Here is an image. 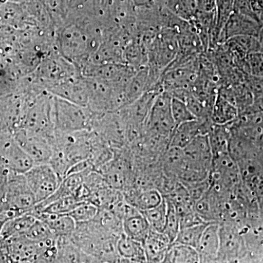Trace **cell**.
Masks as SVG:
<instances>
[{
  "label": "cell",
  "mask_w": 263,
  "mask_h": 263,
  "mask_svg": "<svg viewBox=\"0 0 263 263\" xmlns=\"http://www.w3.org/2000/svg\"><path fill=\"white\" fill-rule=\"evenodd\" d=\"M36 204L24 174L10 171L5 204L0 209V216L8 221L29 213Z\"/></svg>",
  "instance_id": "obj_1"
},
{
  "label": "cell",
  "mask_w": 263,
  "mask_h": 263,
  "mask_svg": "<svg viewBox=\"0 0 263 263\" xmlns=\"http://www.w3.org/2000/svg\"><path fill=\"white\" fill-rule=\"evenodd\" d=\"M24 176L37 204L56 193L62 181L50 164H34Z\"/></svg>",
  "instance_id": "obj_2"
},
{
  "label": "cell",
  "mask_w": 263,
  "mask_h": 263,
  "mask_svg": "<svg viewBox=\"0 0 263 263\" xmlns=\"http://www.w3.org/2000/svg\"><path fill=\"white\" fill-rule=\"evenodd\" d=\"M184 168L209 173L212 169L213 155L208 135H200L183 148Z\"/></svg>",
  "instance_id": "obj_3"
},
{
  "label": "cell",
  "mask_w": 263,
  "mask_h": 263,
  "mask_svg": "<svg viewBox=\"0 0 263 263\" xmlns=\"http://www.w3.org/2000/svg\"><path fill=\"white\" fill-rule=\"evenodd\" d=\"M123 233L143 243L151 231L149 223L139 210L125 202L121 210Z\"/></svg>",
  "instance_id": "obj_4"
},
{
  "label": "cell",
  "mask_w": 263,
  "mask_h": 263,
  "mask_svg": "<svg viewBox=\"0 0 263 263\" xmlns=\"http://www.w3.org/2000/svg\"><path fill=\"white\" fill-rule=\"evenodd\" d=\"M171 99L170 93L163 91L159 95L152 108L151 125L161 136H171L176 128L171 113Z\"/></svg>",
  "instance_id": "obj_5"
},
{
  "label": "cell",
  "mask_w": 263,
  "mask_h": 263,
  "mask_svg": "<svg viewBox=\"0 0 263 263\" xmlns=\"http://www.w3.org/2000/svg\"><path fill=\"white\" fill-rule=\"evenodd\" d=\"M213 122L208 119H195L183 123L175 128L170 136L169 147H176L183 149L189 143L200 135H208Z\"/></svg>",
  "instance_id": "obj_6"
},
{
  "label": "cell",
  "mask_w": 263,
  "mask_h": 263,
  "mask_svg": "<svg viewBox=\"0 0 263 263\" xmlns=\"http://www.w3.org/2000/svg\"><path fill=\"white\" fill-rule=\"evenodd\" d=\"M263 24L255 19L233 12L222 31L224 41L238 36H253L258 37Z\"/></svg>",
  "instance_id": "obj_7"
},
{
  "label": "cell",
  "mask_w": 263,
  "mask_h": 263,
  "mask_svg": "<svg viewBox=\"0 0 263 263\" xmlns=\"http://www.w3.org/2000/svg\"><path fill=\"white\" fill-rule=\"evenodd\" d=\"M0 164L10 172L25 174L34 162L22 147L10 144L0 148Z\"/></svg>",
  "instance_id": "obj_8"
},
{
  "label": "cell",
  "mask_w": 263,
  "mask_h": 263,
  "mask_svg": "<svg viewBox=\"0 0 263 263\" xmlns=\"http://www.w3.org/2000/svg\"><path fill=\"white\" fill-rule=\"evenodd\" d=\"M32 215L39 220L47 224L52 233L60 237L70 238L75 232L76 221L69 214H49V213L29 212Z\"/></svg>",
  "instance_id": "obj_9"
},
{
  "label": "cell",
  "mask_w": 263,
  "mask_h": 263,
  "mask_svg": "<svg viewBox=\"0 0 263 263\" xmlns=\"http://www.w3.org/2000/svg\"><path fill=\"white\" fill-rule=\"evenodd\" d=\"M143 245L147 263H162L171 243L164 233L151 230Z\"/></svg>",
  "instance_id": "obj_10"
},
{
  "label": "cell",
  "mask_w": 263,
  "mask_h": 263,
  "mask_svg": "<svg viewBox=\"0 0 263 263\" xmlns=\"http://www.w3.org/2000/svg\"><path fill=\"white\" fill-rule=\"evenodd\" d=\"M219 228L220 224L219 223L208 224L197 248L200 258H215L218 257L220 245Z\"/></svg>",
  "instance_id": "obj_11"
},
{
  "label": "cell",
  "mask_w": 263,
  "mask_h": 263,
  "mask_svg": "<svg viewBox=\"0 0 263 263\" xmlns=\"http://www.w3.org/2000/svg\"><path fill=\"white\" fill-rule=\"evenodd\" d=\"M117 252L121 259L136 263H147L143 243L132 239L124 233L118 238Z\"/></svg>",
  "instance_id": "obj_12"
},
{
  "label": "cell",
  "mask_w": 263,
  "mask_h": 263,
  "mask_svg": "<svg viewBox=\"0 0 263 263\" xmlns=\"http://www.w3.org/2000/svg\"><path fill=\"white\" fill-rule=\"evenodd\" d=\"M237 115L238 110L230 100L221 95L216 97L211 116V120L214 124L224 125L233 122Z\"/></svg>",
  "instance_id": "obj_13"
},
{
  "label": "cell",
  "mask_w": 263,
  "mask_h": 263,
  "mask_svg": "<svg viewBox=\"0 0 263 263\" xmlns=\"http://www.w3.org/2000/svg\"><path fill=\"white\" fill-rule=\"evenodd\" d=\"M36 219L29 212L9 219L3 227L0 240L9 239L13 237L25 234Z\"/></svg>",
  "instance_id": "obj_14"
},
{
  "label": "cell",
  "mask_w": 263,
  "mask_h": 263,
  "mask_svg": "<svg viewBox=\"0 0 263 263\" xmlns=\"http://www.w3.org/2000/svg\"><path fill=\"white\" fill-rule=\"evenodd\" d=\"M163 200L162 194L153 189L138 192L126 199L128 204L136 208L140 212L150 210L158 206Z\"/></svg>",
  "instance_id": "obj_15"
},
{
  "label": "cell",
  "mask_w": 263,
  "mask_h": 263,
  "mask_svg": "<svg viewBox=\"0 0 263 263\" xmlns=\"http://www.w3.org/2000/svg\"><path fill=\"white\" fill-rule=\"evenodd\" d=\"M162 263H200V257L195 249L172 243Z\"/></svg>",
  "instance_id": "obj_16"
},
{
  "label": "cell",
  "mask_w": 263,
  "mask_h": 263,
  "mask_svg": "<svg viewBox=\"0 0 263 263\" xmlns=\"http://www.w3.org/2000/svg\"><path fill=\"white\" fill-rule=\"evenodd\" d=\"M224 125L213 123L210 130L208 133L213 157L221 154L228 153V143H229L230 138L228 129Z\"/></svg>",
  "instance_id": "obj_17"
},
{
  "label": "cell",
  "mask_w": 263,
  "mask_h": 263,
  "mask_svg": "<svg viewBox=\"0 0 263 263\" xmlns=\"http://www.w3.org/2000/svg\"><path fill=\"white\" fill-rule=\"evenodd\" d=\"M209 223L203 222L196 226L188 227L180 230L179 234L173 243L187 246L196 249L201 239L202 233Z\"/></svg>",
  "instance_id": "obj_18"
},
{
  "label": "cell",
  "mask_w": 263,
  "mask_h": 263,
  "mask_svg": "<svg viewBox=\"0 0 263 263\" xmlns=\"http://www.w3.org/2000/svg\"><path fill=\"white\" fill-rule=\"evenodd\" d=\"M164 167L170 175L180 176L184 170V155L183 149L176 147H169L164 157Z\"/></svg>",
  "instance_id": "obj_19"
},
{
  "label": "cell",
  "mask_w": 263,
  "mask_h": 263,
  "mask_svg": "<svg viewBox=\"0 0 263 263\" xmlns=\"http://www.w3.org/2000/svg\"><path fill=\"white\" fill-rule=\"evenodd\" d=\"M80 203L81 202H79L75 197L67 196L50 202L43 209H37L33 208L32 210L34 212L49 213V214H68Z\"/></svg>",
  "instance_id": "obj_20"
},
{
  "label": "cell",
  "mask_w": 263,
  "mask_h": 263,
  "mask_svg": "<svg viewBox=\"0 0 263 263\" xmlns=\"http://www.w3.org/2000/svg\"><path fill=\"white\" fill-rule=\"evenodd\" d=\"M24 235H25L28 239L40 245H45L48 242L58 238L57 235L52 233L47 224L39 219H36L34 224Z\"/></svg>",
  "instance_id": "obj_21"
},
{
  "label": "cell",
  "mask_w": 263,
  "mask_h": 263,
  "mask_svg": "<svg viewBox=\"0 0 263 263\" xmlns=\"http://www.w3.org/2000/svg\"><path fill=\"white\" fill-rule=\"evenodd\" d=\"M141 212L149 223L151 230L163 233L167 216V202L165 198H164L163 201L158 206Z\"/></svg>",
  "instance_id": "obj_22"
},
{
  "label": "cell",
  "mask_w": 263,
  "mask_h": 263,
  "mask_svg": "<svg viewBox=\"0 0 263 263\" xmlns=\"http://www.w3.org/2000/svg\"><path fill=\"white\" fill-rule=\"evenodd\" d=\"M165 200L167 202V216H166L163 233L168 238L170 242L172 245L181 229L179 216L174 203L167 199Z\"/></svg>",
  "instance_id": "obj_23"
},
{
  "label": "cell",
  "mask_w": 263,
  "mask_h": 263,
  "mask_svg": "<svg viewBox=\"0 0 263 263\" xmlns=\"http://www.w3.org/2000/svg\"><path fill=\"white\" fill-rule=\"evenodd\" d=\"M167 5L175 15L186 20L194 18L197 13L195 0H167Z\"/></svg>",
  "instance_id": "obj_24"
},
{
  "label": "cell",
  "mask_w": 263,
  "mask_h": 263,
  "mask_svg": "<svg viewBox=\"0 0 263 263\" xmlns=\"http://www.w3.org/2000/svg\"><path fill=\"white\" fill-rule=\"evenodd\" d=\"M98 213V207L94 204L90 202H83L68 214L76 224H81L94 220Z\"/></svg>",
  "instance_id": "obj_25"
},
{
  "label": "cell",
  "mask_w": 263,
  "mask_h": 263,
  "mask_svg": "<svg viewBox=\"0 0 263 263\" xmlns=\"http://www.w3.org/2000/svg\"><path fill=\"white\" fill-rule=\"evenodd\" d=\"M171 113L176 127L183 123L197 119L192 113L185 102L174 97L171 99Z\"/></svg>",
  "instance_id": "obj_26"
},
{
  "label": "cell",
  "mask_w": 263,
  "mask_h": 263,
  "mask_svg": "<svg viewBox=\"0 0 263 263\" xmlns=\"http://www.w3.org/2000/svg\"><path fill=\"white\" fill-rule=\"evenodd\" d=\"M234 43L246 54L260 51L258 37L253 36H238L228 40Z\"/></svg>",
  "instance_id": "obj_27"
},
{
  "label": "cell",
  "mask_w": 263,
  "mask_h": 263,
  "mask_svg": "<svg viewBox=\"0 0 263 263\" xmlns=\"http://www.w3.org/2000/svg\"><path fill=\"white\" fill-rule=\"evenodd\" d=\"M245 62L249 72L252 76L263 79V53L262 52L249 53L246 57Z\"/></svg>",
  "instance_id": "obj_28"
},
{
  "label": "cell",
  "mask_w": 263,
  "mask_h": 263,
  "mask_svg": "<svg viewBox=\"0 0 263 263\" xmlns=\"http://www.w3.org/2000/svg\"><path fill=\"white\" fill-rule=\"evenodd\" d=\"M233 12L236 13H239V14L246 15V16L250 17V18L255 19V20L260 22L259 19L257 18V17L254 14L252 8H251L249 0H234V3H233Z\"/></svg>",
  "instance_id": "obj_29"
},
{
  "label": "cell",
  "mask_w": 263,
  "mask_h": 263,
  "mask_svg": "<svg viewBox=\"0 0 263 263\" xmlns=\"http://www.w3.org/2000/svg\"><path fill=\"white\" fill-rule=\"evenodd\" d=\"M10 171L0 164V209L4 205Z\"/></svg>",
  "instance_id": "obj_30"
},
{
  "label": "cell",
  "mask_w": 263,
  "mask_h": 263,
  "mask_svg": "<svg viewBox=\"0 0 263 263\" xmlns=\"http://www.w3.org/2000/svg\"><path fill=\"white\" fill-rule=\"evenodd\" d=\"M84 263H115L109 262V261L104 260V259L98 258L94 256L90 255V254H85Z\"/></svg>",
  "instance_id": "obj_31"
},
{
  "label": "cell",
  "mask_w": 263,
  "mask_h": 263,
  "mask_svg": "<svg viewBox=\"0 0 263 263\" xmlns=\"http://www.w3.org/2000/svg\"><path fill=\"white\" fill-rule=\"evenodd\" d=\"M258 40L259 43V47H260V52L263 53V27L259 33Z\"/></svg>",
  "instance_id": "obj_32"
},
{
  "label": "cell",
  "mask_w": 263,
  "mask_h": 263,
  "mask_svg": "<svg viewBox=\"0 0 263 263\" xmlns=\"http://www.w3.org/2000/svg\"><path fill=\"white\" fill-rule=\"evenodd\" d=\"M7 220L3 218V216H0V235H1L2 231H3V227H4L5 222Z\"/></svg>",
  "instance_id": "obj_33"
},
{
  "label": "cell",
  "mask_w": 263,
  "mask_h": 263,
  "mask_svg": "<svg viewBox=\"0 0 263 263\" xmlns=\"http://www.w3.org/2000/svg\"><path fill=\"white\" fill-rule=\"evenodd\" d=\"M195 1H196V3H198L199 1H200V0H195Z\"/></svg>",
  "instance_id": "obj_34"
}]
</instances>
